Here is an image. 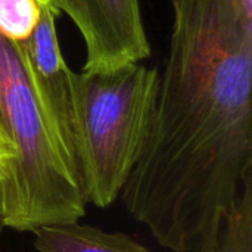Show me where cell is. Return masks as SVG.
<instances>
[{
	"label": "cell",
	"mask_w": 252,
	"mask_h": 252,
	"mask_svg": "<svg viewBox=\"0 0 252 252\" xmlns=\"http://www.w3.org/2000/svg\"><path fill=\"white\" fill-rule=\"evenodd\" d=\"M0 136L13 152L7 176L0 185L3 227L31 232L84 217L87 204L38 103L21 47L1 34Z\"/></svg>",
	"instance_id": "cell-1"
},
{
	"label": "cell",
	"mask_w": 252,
	"mask_h": 252,
	"mask_svg": "<svg viewBox=\"0 0 252 252\" xmlns=\"http://www.w3.org/2000/svg\"><path fill=\"white\" fill-rule=\"evenodd\" d=\"M159 72L140 62L77 74L72 170L86 204L111 205L137 162L157 102Z\"/></svg>",
	"instance_id": "cell-2"
},
{
	"label": "cell",
	"mask_w": 252,
	"mask_h": 252,
	"mask_svg": "<svg viewBox=\"0 0 252 252\" xmlns=\"http://www.w3.org/2000/svg\"><path fill=\"white\" fill-rule=\"evenodd\" d=\"M77 27L86 47L84 72L112 71L149 58L139 0H50Z\"/></svg>",
	"instance_id": "cell-3"
},
{
	"label": "cell",
	"mask_w": 252,
	"mask_h": 252,
	"mask_svg": "<svg viewBox=\"0 0 252 252\" xmlns=\"http://www.w3.org/2000/svg\"><path fill=\"white\" fill-rule=\"evenodd\" d=\"M38 252H149L123 232H105L78 221L40 226L31 230Z\"/></svg>",
	"instance_id": "cell-4"
},
{
	"label": "cell",
	"mask_w": 252,
	"mask_h": 252,
	"mask_svg": "<svg viewBox=\"0 0 252 252\" xmlns=\"http://www.w3.org/2000/svg\"><path fill=\"white\" fill-rule=\"evenodd\" d=\"M199 252H252V179Z\"/></svg>",
	"instance_id": "cell-5"
},
{
	"label": "cell",
	"mask_w": 252,
	"mask_h": 252,
	"mask_svg": "<svg viewBox=\"0 0 252 252\" xmlns=\"http://www.w3.org/2000/svg\"><path fill=\"white\" fill-rule=\"evenodd\" d=\"M41 6L37 0H0V34L15 43L28 40L38 24Z\"/></svg>",
	"instance_id": "cell-6"
},
{
	"label": "cell",
	"mask_w": 252,
	"mask_h": 252,
	"mask_svg": "<svg viewBox=\"0 0 252 252\" xmlns=\"http://www.w3.org/2000/svg\"><path fill=\"white\" fill-rule=\"evenodd\" d=\"M12 161H13V152L10 146L4 142V139L0 136V185L4 182Z\"/></svg>",
	"instance_id": "cell-7"
},
{
	"label": "cell",
	"mask_w": 252,
	"mask_h": 252,
	"mask_svg": "<svg viewBox=\"0 0 252 252\" xmlns=\"http://www.w3.org/2000/svg\"><path fill=\"white\" fill-rule=\"evenodd\" d=\"M37 1H38L40 4H49V3H50V0H37ZM50 4H52V3H50Z\"/></svg>",
	"instance_id": "cell-8"
},
{
	"label": "cell",
	"mask_w": 252,
	"mask_h": 252,
	"mask_svg": "<svg viewBox=\"0 0 252 252\" xmlns=\"http://www.w3.org/2000/svg\"><path fill=\"white\" fill-rule=\"evenodd\" d=\"M1 229H3V224H1V219H0V232H1Z\"/></svg>",
	"instance_id": "cell-9"
}]
</instances>
